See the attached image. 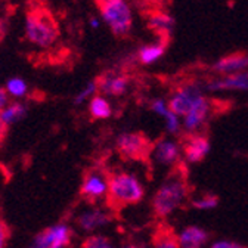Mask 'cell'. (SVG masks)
Wrapping results in <instances>:
<instances>
[{
    "instance_id": "obj_2",
    "label": "cell",
    "mask_w": 248,
    "mask_h": 248,
    "mask_svg": "<svg viewBox=\"0 0 248 248\" xmlns=\"http://www.w3.org/2000/svg\"><path fill=\"white\" fill-rule=\"evenodd\" d=\"M25 36L40 47H50L59 37V24L49 8L34 3L25 14Z\"/></svg>"
},
{
    "instance_id": "obj_16",
    "label": "cell",
    "mask_w": 248,
    "mask_h": 248,
    "mask_svg": "<svg viewBox=\"0 0 248 248\" xmlns=\"http://www.w3.org/2000/svg\"><path fill=\"white\" fill-rule=\"evenodd\" d=\"M207 239H208V233L198 226L186 228L179 236L182 248H201L207 242Z\"/></svg>"
},
{
    "instance_id": "obj_19",
    "label": "cell",
    "mask_w": 248,
    "mask_h": 248,
    "mask_svg": "<svg viewBox=\"0 0 248 248\" xmlns=\"http://www.w3.org/2000/svg\"><path fill=\"white\" fill-rule=\"evenodd\" d=\"M154 154L157 160L163 164H170L179 160V146L173 142L163 140L154 148Z\"/></svg>"
},
{
    "instance_id": "obj_32",
    "label": "cell",
    "mask_w": 248,
    "mask_h": 248,
    "mask_svg": "<svg viewBox=\"0 0 248 248\" xmlns=\"http://www.w3.org/2000/svg\"><path fill=\"white\" fill-rule=\"evenodd\" d=\"M90 25H92L93 28H98V27H99V22H98V19H90Z\"/></svg>"
},
{
    "instance_id": "obj_27",
    "label": "cell",
    "mask_w": 248,
    "mask_h": 248,
    "mask_svg": "<svg viewBox=\"0 0 248 248\" xmlns=\"http://www.w3.org/2000/svg\"><path fill=\"white\" fill-rule=\"evenodd\" d=\"M9 238H11V228L3 219H0V248H6Z\"/></svg>"
},
{
    "instance_id": "obj_9",
    "label": "cell",
    "mask_w": 248,
    "mask_h": 248,
    "mask_svg": "<svg viewBox=\"0 0 248 248\" xmlns=\"http://www.w3.org/2000/svg\"><path fill=\"white\" fill-rule=\"evenodd\" d=\"M182 148L186 160L189 163H200L210 152V142L207 136L198 133H189V136H186L183 139Z\"/></svg>"
},
{
    "instance_id": "obj_1",
    "label": "cell",
    "mask_w": 248,
    "mask_h": 248,
    "mask_svg": "<svg viewBox=\"0 0 248 248\" xmlns=\"http://www.w3.org/2000/svg\"><path fill=\"white\" fill-rule=\"evenodd\" d=\"M189 171L185 167L183 163L176 164L169 174V179L160 186L157 194L154 195L152 200V210L154 214L163 219L171 214L182 201L189 194Z\"/></svg>"
},
{
    "instance_id": "obj_29",
    "label": "cell",
    "mask_w": 248,
    "mask_h": 248,
    "mask_svg": "<svg viewBox=\"0 0 248 248\" xmlns=\"http://www.w3.org/2000/svg\"><path fill=\"white\" fill-rule=\"evenodd\" d=\"M211 248H247L238 242H231V241H219V242H216L213 244Z\"/></svg>"
},
{
    "instance_id": "obj_11",
    "label": "cell",
    "mask_w": 248,
    "mask_h": 248,
    "mask_svg": "<svg viewBox=\"0 0 248 248\" xmlns=\"http://www.w3.org/2000/svg\"><path fill=\"white\" fill-rule=\"evenodd\" d=\"M211 70L220 76H231L236 73H244L248 70V55L247 53H232L220 58L214 62Z\"/></svg>"
},
{
    "instance_id": "obj_8",
    "label": "cell",
    "mask_w": 248,
    "mask_h": 248,
    "mask_svg": "<svg viewBox=\"0 0 248 248\" xmlns=\"http://www.w3.org/2000/svg\"><path fill=\"white\" fill-rule=\"evenodd\" d=\"M200 96H202V93H201V89L197 84H194V83L185 84V86H182L174 93V95L170 98V101H169V109L173 114H176L177 117L179 115H183L185 117L186 114H188V111L191 109V107L194 105V102Z\"/></svg>"
},
{
    "instance_id": "obj_25",
    "label": "cell",
    "mask_w": 248,
    "mask_h": 248,
    "mask_svg": "<svg viewBox=\"0 0 248 248\" xmlns=\"http://www.w3.org/2000/svg\"><path fill=\"white\" fill-rule=\"evenodd\" d=\"M96 90H98V81L95 80V81H90L87 86H86V89L83 90V92H80L78 93V96L76 98V104H81L86 98H89L90 95H95L96 93Z\"/></svg>"
},
{
    "instance_id": "obj_17",
    "label": "cell",
    "mask_w": 248,
    "mask_h": 248,
    "mask_svg": "<svg viewBox=\"0 0 248 248\" xmlns=\"http://www.w3.org/2000/svg\"><path fill=\"white\" fill-rule=\"evenodd\" d=\"M111 222V217L102 211H87L84 214H81L77 219V225L83 229V231H95L96 228L105 226L107 223Z\"/></svg>"
},
{
    "instance_id": "obj_12",
    "label": "cell",
    "mask_w": 248,
    "mask_h": 248,
    "mask_svg": "<svg viewBox=\"0 0 248 248\" xmlns=\"http://www.w3.org/2000/svg\"><path fill=\"white\" fill-rule=\"evenodd\" d=\"M176 21L174 18L167 14V12H161V11H155L148 16V27L151 31H154L155 34L161 39L169 37L173 30H174Z\"/></svg>"
},
{
    "instance_id": "obj_22",
    "label": "cell",
    "mask_w": 248,
    "mask_h": 248,
    "mask_svg": "<svg viewBox=\"0 0 248 248\" xmlns=\"http://www.w3.org/2000/svg\"><path fill=\"white\" fill-rule=\"evenodd\" d=\"M81 248H114L111 241L102 235H95V236H89L83 241Z\"/></svg>"
},
{
    "instance_id": "obj_13",
    "label": "cell",
    "mask_w": 248,
    "mask_h": 248,
    "mask_svg": "<svg viewBox=\"0 0 248 248\" xmlns=\"http://www.w3.org/2000/svg\"><path fill=\"white\" fill-rule=\"evenodd\" d=\"M208 90H248V73L223 76L207 84Z\"/></svg>"
},
{
    "instance_id": "obj_26",
    "label": "cell",
    "mask_w": 248,
    "mask_h": 248,
    "mask_svg": "<svg viewBox=\"0 0 248 248\" xmlns=\"http://www.w3.org/2000/svg\"><path fill=\"white\" fill-rule=\"evenodd\" d=\"M164 118H166V123H167V130L170 133H177L179 132V117L169 109V112L164 115Z\"/></svg>"
},
{
    "instance_id": "obj_14",
    "label": "cell",
    "mask_w": 248,
    "mask_h": 248,
    "mask_svg": "<svg viewBox=\"0 0 248 248\" xmlns=\"http://www.w3.org/2000/svg\"><path fill=\"white\" fill-rule=\"evenodd\" d=\"M152 248H180L174 229L167 223H160L152 232Z\"/></svg>"
},
{
    "instance_id": "obj_10",
    "label": "cell",
    "mask_w": 248,
    "mask_h": 248,
    "mask_svg": "<svg viewBox=\"0 0 248 248\" xmlns=\"http://www.w3.org/2000/svg\"><path fill=\"white\" fill-rule=\"evenodd\" d=\"M211 111V102L205 98V96H200L194 105L191 107V109L188 111V114L185 115V129L189 133H195L200 127H202V124L207 121L208 115Z\"/></svg>"
},
{
    "instance_id": "obj_4",
    "label": "cell",
    "mask_w": 248,
    "mask_h": 248,
    "mask_svg": "<svg viewBox=\"0 0 248 248\" xmlns=\"http://www.w3.org/2000/svg\"><path fill=\"white\" fill-rule=\"evenodd\" d=\"M95 3L114 36L124 37L130 33L133 27V14L126 0H95Z\"/></svg>"
},
{
    "instance_id": "obj_20",
    "label": "cell",
    "mask_w": 248,
    "mask_h": 248,
    "mask_svg": "<svg viewBox=\"0 0 248 248\" xmlns=\"http://www.w3.org/2000/svg\"><path fill=\"white\" fill-rule=\"evenodd\" d=\"M89 112H90L92 118L105 120V118L111 117L112 109L107 99H104L102 96H93L89 102Z\"/></svg>"
},
{
    "instance_id": "obj_24",
    "label": "cell",
    "mask_w": 248,
    "mask_h": 248,
    "mask_svg": "<svg viewBox=\"0 0 248 248\" xmlns=\"http://www.w3.org/2000/svg\"><path fill=\"white\" fill-rule=\"evenodd\" d=\"M6 90L9 95H14V96H24L27 93V83L21 78H11L8 81V86H6Z\"/></svg>"
},
{
    "instance_id": "obj_3",
    "label": "cell",
    "mask_w": 248,
    "mask_h": 248,
    "mask_svg": "<svg viewBox=\"0 0 248 248\" xmlns=\"http://www.w3.org/2000/svg\"><path fill=\"white\" fill-rule=\"evenodd\" d=\"M143 198V188L140 182L129 173H114L108 176L107 201L112 210H123L135 205Z\"/></svg>"
},
{
    "instance_id": "obj_31",
    "label": "cell",
    "mask_w": 248,
    "mask_h": 248,
    "mask_svg": "<svg viewBox=\"0 0 248 248\" xmlns=\"http://www.w3.org/2000/svg\"><path fill=\"white\" fill-rule=\"evenodd\" d=\"M8 95H9V93H8L6 89H0V111L5 109L6 105H8V101H9Z\"/></svg>"
},
{
    "instance_id": "obj_23",
    "label": "cell",
    "mask_w": 248,
    "mask_h": 248,
    "mask_svg": "<svg viewBox=\"0 0 248 248\" xmlns=\"http://www.w3.org/2000/svg\"><path fill=\"white\" fill-rule=\"evenodd\" d=\"M217 204H219V198H217L214 194H210V192H207V194H204V195H201L200 198H197V200L192 201V205H194L195 208H202V210L213 208V207H216Z\"/></svg>"
},
{
    "instance_id": "obj_28",
    "label": "cell",
    "mask_w": 248,
    "mask_h": 248,
    "mask_svg": "<svg viewBox=\"0 0 248 248\" xmlns=\"http://www.w3.org/2000/svg\"><path fill=\"white\" fill-rule=\"evenodd\" d=\"M152 111L164 117V115L169 112V107L166 105V102H164L163 99H155V101L152 102Z\"/></svg>"
},
{
    "instance_id": "obj_15",
    "label": "cell",
    "mask_w": 248,
    "mask_h": 248,
    "mask_svg": "<svg viewBox=\"0 0 248 248\" xmlns=\"http://www.w3.org/2000/svg\"><path fill=\"white\" fill-rule=\"evenodd\" d=\"M98 90L111 96H120L129 87V78L126 76H102L98 80Z\"/></svg>"
},
{
    "instance_id": "obj_33",
    "label": "cell",
    "mask_w": 248,
    "mask_h": 248,
    "mask_svg": "<svg viewBox=\"0 0 248 248\" xmlns=\"http://www.w3.org/2000/svg\"><path fill=\"white\" fill-rule=\"evenodd\" d=\"M123 248H139V247L135 244H126V245H123Z\"/></svg>"
},
{
    "instance_id": "obj_5",
    "label": "cell",
    "mask_w": 248,
    "mask_h": 248,
    "mask_svg": "<svg viewBox=\"0 0 248 248\" xmlns=\"http://www.w3.org/2000/svg\"><path fill=\"white\" fill-rule=\"evenodd\" d=\"M154 142L143 133H123L117 139V151L124 160L146 161L154 154Z\"/></svg>"
},
{
    "instance_id": "obj_21",
    "label": "cell",
    "mask_w": 248,
    "mask_h": 248,
    "mask_svg": "<svg viewBox=\"0 0 248 248\" xmlns=\"http://www.w3.org/2000/svg\"><path fill=\"white\" fill-rule=\"evenodd\" d=\"M27 112V108L24 104H19V102H14V104H9L5 109L0 111V115H2L3 121L11 126V124L16 123L18 120H21Z\"/></svg>"
},
{
    "instance_id": "obj_7",
    "label": "cell",
    "mask_w": 248,
    "mask_h": 248,
    "mask_svg": "<svg viewBox=\"0 0 248 248\" xmlns=\"http://www.w3.org/2000/svg\"><path fill=\"white\" fill-rule=\"evenodd\" d=\"M71 242L70 226L59 223L53 225L36 235L30 248H67Z\"/></svg>"
},
{
    "instance_id": "obj_6",
    "label": "cell",
    "mask_w": 248,
    "mask_h": 248,
    "mask_svg": "<svg viewBox=\"0 0 248 248\" xmlns=\"http://www.w3.org/2000/svg\"><path fill=\"white\" fill-rule=\"evenodd\" d=\"M108 192V176L105 177V173L90 169L84 171L83 180H81V188L80 195L87 202H96L101 198L107 197Z\"/></svg>"
},
{
    "instance_id": "obj_18",
    "label": "cell",
    "mask_w": 248,
    "mask_h": 248,
    "mask_svg": "<svg viewBox=\"0 0 248 248\" xmlns=\"http://www.w3.org/2000/svg\"><path fill=\"white\" fill-rule=\"evenodd\" d=\"M166 53V42L161 40L160 43H151L146 46H142L138 52V59L140 64L149 65L157 62L163 55Z\"/></svg>"
},
{
    "instance_id": "obj_30",
    "label": "cell",
    "mask_w": 248,
    "mask_h": 248,
    "mask_svg": "<svg viewBox=\"0 0 248 248\" xmlns=\"http://www.w3.org/2000/svg\"><path fill=\"white\" fill-rule=\"evenodd\" d=\"M8 127L9 126L3 121L2 115H0V143H3L5 139H6V136H8Z\"/></svg>"
}]
</instances>
